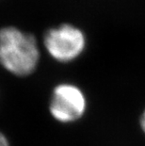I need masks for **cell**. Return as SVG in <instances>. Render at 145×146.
Listing matches in <instances>:
<instances>
[{"label": "cell", "mask_w": 145, "mask_h": 146, "mask_svg": "<svg viewBox=\"0 0 145 146\" xmlns=\"http://www.w3.org/2000/svg\"><path fill=\"white\" fill-rule=\"evenodd\" d=\"M40 60V49L32 34L17 27L0 29V64L17 76H26L36 70Z\"/></svg>", "instance_id": "6da1fadb"}, {"label": "cell", "mask_w": 145, "mask_h": 146, "mask_svg": "<svg viewBox=\"0 0 145 146\" xmlns=\"http://www.w3.org/2000/svg\"><path fill=\"white\" fill-rule=\"evenodd\" d=\"M44 45L55 60L67 63L83 54L87 46V39L79 27L71 24H63L46 31Z\"/></svg>", "instance_id": "7a4b0ae2"}, {"label": "cell", "mask_w": 145, "mask_h": 146, "mask_svg": "<svg viewBox=\"0 0 145 146\" xmlns=\"http://www.w3.org/2000/svg\"><path fill=\"white\" fill-rule=\"evenodd\" d=\"M87 96L78 86L72 83H61L52 92L49 111L55 120L62 123L78 121L87 110Z\"/></svg>", "instance_id": "3957f363"}, {"label": "cell", "mask_w": 145, "mask_h": 146, "mask_svg": "<svg viewBox=\"0 0 145 146\" xmlns=\"http://www.w3.org/2000/svg\"><path fill=\"white\" fill-rule=\"evenodd\" d=\"M0 146H10L8 139L1 132H0Z\"/></svg>", "instance_id": "277c9868"}, {"label": "cell", "mask_w": 145, "mask_h": 146, "mask_svg": "<svg viewBox=\"0 0 145 146\" xmlns=\"http://www.w3.org/2000/svg\"><path fill=\"white\" fill-rule=\"evenodd\" d=\"M140 125L141 130H142V132L144 133V135H145V110H143V112H142V114H141V116H140Z\"/></svg>", "instance_id": "5b68a950"}]
</instances>
